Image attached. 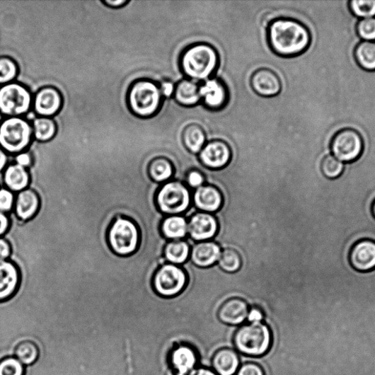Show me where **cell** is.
Masks as SVG:
<instances>
[{"instance_id": "484cf974", "label": "cell", "mask_w": 375, "mask_h": 375, "mask_svg": "<svg viewBox=\"0 0 375 375\" xmlns=\"http://www.w3.org/2000/svg\"><path fill=\"white\" fill-rule=\"evenodd\" d=\"M161 232L168 241L183 240L188 236V219L182 215L166 217L161 224Z\"/></svg>"}, {"instance_id": "d590c367", "label": "cell", "mask_w": 375, "mask_h": 375, "mask_svg": "<svg viewBox=\"0 0 375 375\" xmlns=\"http://www.w3.org/2000/svg\"><path fill=\"white\" fill-rule=\"evenodd\" d=\"M349 8L357 17L373 18L375 16V0H352L349 2Z\"/></svg>"}, {"instance_id": "f907efd6", "label": "cell", "mask_w": 375, "mask_h": 375, "mask_svg": "<svg viewBox=\"0 0 375 375\" xmlns=\"http://www.w3.org/2000/svg\"><path fill=\"white\" fill-rule=\"evenodd\" d=\"M371 213L373 214L374 218L375 219V200H374L371 205Z\"/></svg>"}, {"instance_id": "7c38bea8", "label": "cell", "mask_w": 375, "mask_h": 375, "mask_svg": "<svg viewBox=\"0 0 375 375\" xmlns=\"http://www.w3.org/2000/svg\"><path fill=\"white\" fill-rule=\"evenodd\" d=\"M200 95L204 107L212 111L225 108L230 99V93L224 81L215 77L200 84Z\"/></svg>"}, {"instance_id": "1f68e13d", "label": "cell", "mask_w": 375, "mask_h": 375, "mask_svg": "<svg viewBox=\"0 0 375 375\" xmlns=\"http://www.w3.org/2000/svg\"><path fill=\"white\" fill-rule=\"evenodd\" d=\"M33 132L35 141L48 142L56 135L57 129L55 121L52 118L40 117L33 122Z\"/></svg>"}, {"instance_id": "f35d334b", "label": "cell", "mask_w": 375, "mask_h": 375, "mask_svg": "<svg viewBox=\"0 0 375 375\" xmlns=\"http://www.w3.org/2000/svg\"><path fill=\"white\" fill-rule=\"evenodd\" d=\"M183 183L190 189L196 190L198 188L206 183V178L204 173L199 169L194 168L188 171L184 176Z\"/></svg>"}, {"instance_id": "cb8c5ba5", "label": "cell", "mask_w": 375, "mask_h": 375, "mask_svg": "<svg viewBox=\"0 0 375 375\" xmlns=\"http://www.w3.org/2000/svg\"><path fill=\"white\" fill-rule=\"evenodd\" d=\"M173 98L182 107H195L201 102L200 85L192 80L184 79L175 85Z\"/></svg>"}, {"instance_id": "d6986e66", "label": "cell", "mask_w": 375, "mask_h": 375, "mask_svg": "<svg viewBox=\"0 0 375 375\" xmlns=\"http://www.w3.org/2000/svg\"><path fill=\"white\" fill-rule=\"evenodd\" d=\"M249 309L250 306L244 300L239 298L230 299L219 307L217 318L224 324L241 325L247 320Z\"/></svg>"}, {"instance_id": "9a60e30c", "label": "cell", "mask_w": 375, "mask_h": 375, "mask_svg": "<svg viewBox=\"0 0 375 375\" xmlns=\"http://www.w3.org/2000/svg\"><path fill=\"white\" fill-rule=\"evenodd\" d=\"M349 262L358 272H371L375 269V241L370 239L357 241L350 248Z\"/></svg>"}, {"instance_id": "3957f363", "label": "cell", "mask_w": 375, "mask_h": 375, "mask_svg": "<svg viewBox=\"0 0 375 375\" xmlns=\"http://www.w3.org/2000/svg\"><path fill=\"white\" fill-rule=\"evenodd\" d=\"M127 102L135 116L141 119L154 117L163 104L159 85L149 79H136L129 88Z\"/></svg>"}, {"instance_id": "c3c4849f", "label": "cell", "mask_w": 375, "mask_h": 375, "mask_svg": "<svg viewBox=\"0 0 375 375\" xmlns=\"http://www.w3.org/2000/svg\"><path fill=\"white\" fill-rule=\"evenodd\" d=\"M8 161V154L0 148V173L3 172L6 168Z\"/></svg>"}, {"instance_id": "ab89813d", "label": "cell", "mask_w": 375, "mask_h": 375, "mask_svg": "<svg viewBox=\"0 0 375 375\" xmlns=\"http://www.w3.org/2000/svg\"><path fill=\"white\" fill-rule=\"evenodd\" d=\"M15 200L13 192L6 188L0 189V212L6 214L11 212L13 210Z\"/></svg>"}, {"instance_id": "f1b7e54d", "label": "cell", "mask_w": 375, "mask_h": 375, "mask_svg": "<svg viewBox=\"0 0 375 375\" xmlns=\"http://www.w3.org/2000/svg\"><path fill=\"white\" fill-rule=\"evenodd\" d=\"M191 244L185 240L171 241L166 243L163 255L168 263L181 266L190 260Z\"/></svg>"}, {"instance_id": "60d3db41", "label": "cell", "mask_w": 375, "mask_h": 375, "mask_svg": "<svg viewBox=\"0 0 375 375\" xmlns=\"http://www.w3.org/2000/svg\"><path fill=\"white\" fill-rule=\"evenodd\" d=\"M237 375H265L262 367L256 363H246L239 367Z\"/></svg>"}, {"instance_id": "e0dca14e", "label": "cell", "mask_w": 375, "mask_h": 375, "mask_svg": "<svg viewBox=\"0 0 375 375\" xmlns=\"http://www.w3.org/2000/svg\"><path fill=\"white\" fill-rule=\"evenodd\" d=\"M253 90L262 97H274L282 91L279 76L272 70L260 69L254 72L250 80Z\"/></svg>"}, {"instance_id": "ac0fdd59", "label": "cell", "mask_w": 375, "mask_h": 375, "mask_svg": "<svg viewBox=\"0 0 375 375\" xmlns=\"http://www.w3.org/2000/svg\"><path fill=\"white\" fill-rule=\"evenodd\" d=\"M221 251V246L214 241L195 242L191 244L190 260L199 267H209L217 264Z\"/></svg>"}, {"instance_id": "8992f818", "label": "cell", "mask_w": 375, "mask_h": 375, "mask_svg": "<svg viewBox=\"0 0 375 375\" xmlns=\"http://www.w3.org/2000/svg\"><path fill=\"white\" fill-rule=\"evenodd\" d=\"M33 127L22 117H7L0 122V148L11 154H19L33 142Z\"/></svg>"}, {"instance_id": "74e56055", "label": "cell", "mask_w": 375, "mask_h": 375, "mask_svg": "<svg viewBox=\"0 0 375 375\" xmlns=\"http://www.w3.org/2000/svg\"><path fill=\"white\" fill-rule=\"evenodd\" d=\"M357 32L364 41H374L375 17L360 20L357 26Z\"/></svg>"}, {"instance_id": "7bdbcfd3", "label": "cell", "mask_w": 375, "mask_h": 375, "mask_svg": "<svg viewBox=\"0 0 375 375\" xmlns=\"http://www.w3.org/2000/svg\"><path fill=\"white\" fill-rule=\"evenodd\" d=\"M265 318L263 311L258 306H252L250 308L247 321L250 323H261Z\"/></svg>"}, {"instance_id": "8d00e7d4", "label": "cell", "mask_w": 375, "mask_h": 375, "mask_svg": "<svg viewBox=\"0 0 375 375\" xmlns=\"http://www.w3.org/2000/svg\"><path fill=\"white\" fill-rule=\"evenodd\" d=\"M25 374V366L15 357H7L0 360V375Z\"/></svg>"}, {"instance_id": "ee69618b", "label": "cell", "mask_w": 375, "mask_h": 375, "mask_svg": "<svg viewBox=\"0 0 375 375\" xmlns=\"http://www.w3.org/2000/svg\"><path fill=\"white\" fill-rule=\"evenodd\" d=\"M11 249L9 243L4 238H0V262L9 260Z\"/></svg>"}, {"instance_id": "ffe728a7", "label": "cell", "mask_w": 375, "mask_h": 375, "mask_svg": "<svg viewBox=\"0 0 375 375\" xmlns=\"http://www.w3.org/2000/svg\"><path fill=\"white\" fill-rule=\"evenodd\" d=\"M170 362L175 375H190L197 363V352L189 345H180L173 350Z\"/></svg>"}, {"instance_id": "5bb4252c", "label": "cell", "mask_w": 375, "mask_h": 375, "mask_svg": "<svg viewBox=\"0 0 375 375\" xmlns=\"http://www.w3.org/2000/svg\"><path fill=\"white\" fill-rule=\"evenodd\" d=\"M64 100L60 92L52 86L40 88L33 98L35 112L43 117H54L62 107Z\"/></svg>"}, {"instance_id": "4316f807", "label": "cell", "mask_w": 375, "mask_h": 375, "mask_svg": "<svg viewBox=\"0 0 375 375\" xmlns=\"http://www.w3.org/2000/svg\"><path fill=\"white\" fill-rule=\"evenodd\" d=\"M174 163L165 156H156L149 164V175L151 179L158 184L172 180L175 176Z\"/></svg>"}, {"instance_id": "603a6c76", "label": "cell", "mask_w": 375, "mask_h": 375, "mask_svg": "<svg viewBox=\"0 0 375 375\" xmlns=\"http://www.w3.org/2000/svg\"><path fill=\"white\" fill-rule=\"evenodd\" d=\"M214 371L218 375H234L240 367L238 354L231 348H221L212 359Z\"/></svg>"}, {"instance_id": "f546056e", "label": "cell", "mask_w": 375, "mask_h": 375, "mask_svg": "<svg viewBox=\"0 0 375 375\" xmlns=\"http://www.w3.org/2000/svg\"><path fill=\"white\" fill-rule=\"evenodd\" d=\"M13 357L25 366L30 367L40 359V349L38 345L30 340L19 341L13 349Z\"/></svg>"}, {"instance_id": "b9f144b4", "label": "cell", "mask_w": 375, "mask_h": 375, "mask_svg": "<svg viewBox=\"0 0 375 375\" xmlns=\"http://www.w3.org/2000/svg\"><path fill=\"white\" fill-rule=\"evenodd\" d=\"M159 88L163 98H171L174 95L175 85L171 80L165 79L161 81Z\"/></svg>"}, {"instance_id": "f6af8a7d", "label": "cell", "mask_w": 375, "mask_h": 375, "mask_svg": "<svg viewBox=\"0 0 375 375\" xmlns=\"http://www.w3.org/2000/svg\"><path fill=\"white\" fill-rule=\"evenodd\" d=\"M16 163L28 168L32 163V157L28 152H23L15 157Z\"/></svg>"}, {"instance_id": "2e32d148", "label": "cell", "mask_w": 375, "mask_h": 375, "mask_svg": "<svg viewBox=\"0 0 375 375\" xmlns=\"http://www.w3.org/2000/svg\"><path fill=\"white\" fill-rule=\"evenodd\" d=\"M192 203L199 212L216 214L223 204V196L218 188L205 183L192 194Z\"/></svg>"}, {"instance_id": "7a4b0ae2", "label": "cell", "mask_w": 375, "mask_h": 375, "mask_svg": "<svg viewBox=\"0 0 375 375\" xmlns=\"http://www.w3.org/2000/svg\"><path fill=\"white\" fill-rule=\"evenodd\" d=\"M220 64L219 54L214 47L207 43H196L181 52L179 65L183 74L195 82L213 78Z\"/></svg>"}, {"instance_id": "e575fe53", "label": "cell", "mask_w": 375, "mask_h": 375, "mask_svg": "<svg viewBox=\"0 0 375 375\" xmlns=\"http://www.w3.org/2000/svg\"><path fill=\"white\" fill-rule=\"evenodd\" d=\"M344 163L333 155L325 156L321 163L323 175L328 179H336L344 172Z\"/></svg>"}, {"instance_id": "52a82bcc", "label": "cell", "mask_w": 375, "mask_h": 375, "mask_svg": "<svg viewBox=\"0 0 375 375\" xmlns=\"http://www.w3.org/2000/svg\"><path fill=\"white\" fill-rule=\"evenodd\" d=\"M108 238L115 254L120 256L129 255L137 251L139 245V228L132 219L117 217L110 227Z\"/></svg>"}, {"instance_id": "681fc988", "label": "cell", "mask_w": 375, "mask_h": 375, "mask_svg": "<svg viewBox=\"0 0 375 375\" xmlns=\"http://www.w3.org/2000/svg\"><path fill=\"white\" fill-rule=\"evenodd\" d=\"M190 375H218L214 370L201 367L194 370Z\"/></svg>"}, {"instance_id": "6da1fadb", "label": "cell", "mask_w": 375, "mask_h": 375, "mask_svg": "<svg viewBox=\"0 0 375 375\" xmlns=\"http://www.w3.org/2000/svg\"><path fill=\"white\" fill-rule=\"evenodd\" d=\"M267 30L270 48L281 57L300 55L311 45V37L308 29L294 18H274L268 25Z\"/></svg>"}, {"instance_id": "7dc6e473", "label": "cell", "mask_w": 375, "mask_h": 375, "mask_svg": "<svg viewBox=\"0 0 375 375\" xmlns=\"http://www.w3.org/2000/svg\"><path fill=\"white\" fill-rule=\"evenodd\" d=\"M102 3L109 8L117 9L126 6L129 1L128 0H103Z\"/></svg>"}, {"instance_id": "9c48e42d", "label": "cell", "mask_w": 375, "mask_h": 375, "mask_svg": "<svg viewBox=\"0 0 375 375\" xmlns=\"http://www.w3.org/2000/svg\"><path fill=\"white\" fill-rule=\"evenodd\" d=\"M188 283L185 270L179 265L165 263L156 272L153 284L156 293L163 298H173L182 293Z\"/></svg>"}, {"instance_id": "d6a6232c", "label": "cell", "mask_w": 375, "mask_h": 375, "mask_svg": "<svg viewBox=\"0 0 375 375\" xmlns=\"http://www.w3.org/2000/svg\"><path fill=\"white\" fill-rule=\"evenodd\" d=\"M241 264V258L236 250L230 248L222 249L217 265L223 272L236 273L240 270Z\"/></svg>"}, {"instance_id": "30bf717a", "label": "cell", "mask_w": 375, "mask_h": 375, "mask_svg": "<svg viewBox=\"0 0 375 375\" xmlns=\"http://www.w3.org/2000/svg\"><path fill=\"white\" fill-rule=\"evenodd\" d=\"M364 148V139L361 134L350 128L339 131L330 142L333 156L342 162L350 163L357 161L362 155Z\"/></svg>"}, {"instance_id": "d4e9b609", "label": "cell", "mask_w": 375, "mask_h": 375, "mask_svg": "<svg viewBox=\"0 0 375 375\" xmlns=\"http://www.w3.org/2000/svg\"><path fill=\"white\" fill-rule=\"evenodd\" d=\"M4 181L8 190L19 193L28 189L30 175L27 168L13 163L8 166L5 170Z\"/></svg>"}, {"instance_id": "4dcf8cb0", "label": "cell", "mask_w": 375, "mask_h": 375, "mask_svg": "<svg viewBox=\"0 0 375 375\" xmlns=\"http://www.w3.org/2000/svg\"><path fill=\"white\" fill-rule=\"evenodd\" d=\"M357 64L367 71H375V42L362 41L354 50Z\"/></svg>"}, {"instance_id": "8fae6325", "label": "cell", "mask_w": 375, "mask_h": 375, "mask_svg": "<svg viewBox=\"0 0 375 375\" xmlns=\"http://www.w3.org/2000/svg\"><path fill=\"white\" fill-rule=\"evenodd\" d=\"M231 146L225 141L215 139L207 142L198 154L203 168L210 171H220L226 168L233 159Z\"/></svg>"}, {"instance_id": "ba28073f", "label": "cell", "mask_w": 375, "mask_h": 375, "mask_svg": "<svg viewBox=\"0 0 375 375\" xmlns=\"http://www.w3.org/2000/svg\"><path fill=\"white\" fill-rule=\"evenodd\" d=\"M33 97L28 87L19 82L0 86V114L7 117H21L33 106Z\"/></svg>"}, {"instance_id": "836d02e7", "label": "cell", "mask_w": 375, "mask_h": 375, "mask_svg": "<svg viewBox=\"0 0 375 375\" xmlns=\"http://www.w3.org/2000/svg\"><path fill=\"white\" fill-rule=\"evenodd\" d=\"M18 74L16 61L8 56H0V86L13 82Z\"/></svg>"}, {"instance_id": "5b68a950", "label": "cell", "mask_w": 375, "mask_h": 375, "mask_svg": "<svg viewBox=\"0 0 375 375\" xmlns=\"http://www.w3.org/2000/svg\"><path fill=\"white\" fill-rule=\"evenodd\" d=\"M156 204L159 212L166 217L182 215L190 210L192 194L183 181L171 180L159 188Z\"/></svg>"}, {"instance_id": "4fadbf2b", "label": "cell", "mask_w": 375, "mask_h": 375, "mask_svg": "<svg viewBox=\"0 0 375 375\" xmlns=\"http://www.w3.org/2000/svg\"><path fill=\"white\" fill-rule=\"evenodd\" d=\"M187 219L188 235L194 242L212 241L218 233L219 224L212 214L197 212Z\"/></svg>"}, {"instance_id": "44dd1931", "label": "cell", "mask_w": 375, "mask_h": 375, "mask_svg": "<svg viewBox=\"0 0 375 375\" xmlns=\"http://www.w3.org/2000/svg\"><path fill=\"white\" fill-rule=\"evenodd\" d=\"M19 273L16 265L7 260L0 262V301L11 298L17 289Z\"/></svg>"}, {"instance_id": "7402d4cb", "label": "cell", "mask_w": 375, "mask_h": 375, "mask_svg": "<svg viewBox=\"0 0 375 375\" xmlns=\"http://www.w3.org/2000/svg\"><path fill=\"white\" fill-rule=\"evenodd\" d=\"M39 207L40 200L38 195L27 189L16 195L13 212L19 219L27 221L35 217Z\"/></svg>"}, {"instance_id": "83f0119b", "label": "cell", "mask_w": 375, "mask_h": 375, "mask_svg": "<svg viewBox=\"0 0 375 375\" xmlns=\"http://www.w3.org/2000/svg\"><path fill=\"white\" fill-rule=\"evenodd\" d=\"M182 141L188 151L198 155L207 143V137L200 125L192 123L183 129Z\"/></svg>"}, {"instance_id": "277c9868", "label": "cell", "mask_w": 375, "mask_h": 375, "mask_svg": "<svg viewBox=\"0 0 375 375\" xmlns=\"http://www.w3.org/2000/svg\"><path fill=\"white\" fill-rule=\"evenodd\" d=\"M272 340V330L267 324L253 323L243 325L236 330L233 343L236 350L244 355L260 357L269 351Z\"/></svg>"}, {"instance_id": "bcb514c9", "label": "cell", "mask_w": 375, "mask_h": 375, "mask_svg": "<svg viewBox=\"0 0 375 375\" xmlns=\"http://www.w3.org/2000/svg\"><path fill=\"white\" fill-rule=\"evenodd\" d=\"M10 226L8 215L0 212V238L3 237L8 231Z\"/></svg>"}]
</instances>
